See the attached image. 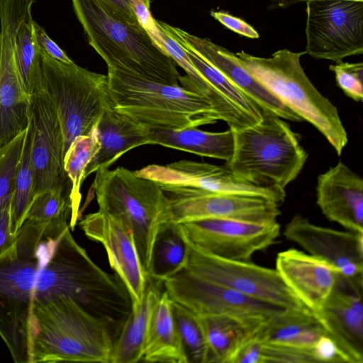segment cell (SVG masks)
<instances>
[{
  "mask_svg": "<svg viewBox=\"0 0 363 363\" xmlns=\"http://www.w3.org/2000/svg\"><path fill=\"white\" fill-rule=\"evenodd\" d=\"M40 60L43 84L58 114L65 153L77 137L89 134L113 107L108 77L74 62H62L41 50Z\"/></svg>",
  "mask_w": 363,
  "mask_h": 363,
  "instance_id": "cell-9",
  "label": "cell"
},
{
  "mask_svg": "<svg viewBox=\"0 0 363 363\" xmlns=\"http://www.w3.org/2000/svg\"><path fill=\"white\" fill-rule=\"evenodd\" d=\"M156 24L179 45L189 48L219 71L251 99L264 115L274 116L293 122L303 121L260 83L233 52L208 38L194 35L164 22L156 21Z\"/></svg>",
  "mask_w": 363,
  "mask_h": 363,
  "instance_id": "cell-18",
  "label": "cell"
},
{
  "mask_svg": "<svg viewBox=\"0 0 363 363\" xmlns=\"http://www.w3.org/2000/svg\"><path fill=\"white\" fill-rule=\"evenodd\" d=\"M30 160L36 195L65 188V143L55 106L42 84L30 95Z\"/></svg>",
  "mask_w": 363,
  "mask_h": 363,
  "instance_id": "cell-16",
  "label": "cell"
},
{
  "mask_svg": "<svg viewBox=\"0 0 363 363\" xmlns=\"http://www.w3.org/2000/svg\"><path fill=\"white\" fill-rule=\"evenodd\" d=\"M329 69L334 72L338 86L355 101L363 99V64L340 62L331 65Z\"/></svg>",
  "mask_w": 363,
  "mask_h": 363,
  "instance_id": "cell-38",
  "label": "cell"
},
{
  "mask_svg": "<svg viewBox=\"0 0 363 363\" xmlns=\"http://www.w3.org/2000/svg\"><path fill=\"white\" fill-rule=\"evenodd\" d=\"M141 362H189L174 318L172 300L164 290L152 314Z\"/></svg>",
  "mask_w": 363,
  "mask_h": 363,
  "instance_id": "cell-26",
  "label": "cell"
},
{
  "mask_svg": "<svg viewBox=\"0 0 363 363\" xmlns=\"http://www.w3.org/2000/svg\"><path fill=\"white\" fill-rule=\"evenodd\" d=\"M113 108L150 129L181 130L219 120L210 101L180 85L155 82L108 69Z\"/></svg>",
  "mask_w": 363,
  "mask_h": 363,
  "instance_id": "cell-5",
  "label": "cell"
},
{
  "mask_svg": "<svg viewBox=\"0 0 363 363\" xmlns=\"http://www.w3.org/2000/svg\"><path fill=\"white\" fill-rule=\"evenodd\" d=\"M34 28L37 43L43 52L62 62H73L64 50L48 36L45 30L35 21Z\"/></svg>",
  "mask_w": 363,
  "mask_h": 363,
  "instance_id": "cell-42",
  "label": "cell"
},
{
  "mask_svg": "<svg viewBox=\"0 0 363 363\" xmlns=\"http://www.w3.org/2000/svg\"><path fill=\"white\" fill-rule=\"evenodd\" d=\"M159 284L149 281L142 301L131 307L113 341L109 363L141 362L152 314L162 293Z\"/></svg>",
  "mask_w": 363,
  "mask_h": 363,
  "instance_id": "cell-27",
  "label": "cell"
},
{
  "mask_svg": "<svg viewBox=\"0 0 363 363\" xmlns=\"http://www.w3.org/2000/svg\"><path fill=\"white\" fill-rule=\"evenodd\" d=\"M89 45L108 69L132 74L169 85H179L180 74L170 55L140 23L121 21L100 0H71Z\"/></svg>",
  "mask_w": 363,
  "mask_h": 363,
  "instance_id": "cell-4",
  "label": "cell"
},
{
  "mask_svg": "<svg viewBox=\"0 0 363 363\" xmlns=\"http://www.w3.org/2000/svg\"><path fill=\"white\" fill-rule=\"evenodd\" d=\"M16 234L11 229V203L0 209V254L15 242Z\"/></svg>",
  "mask_w": 363,
  "mask_h": 363,
  "instance_id": "cell-43",
  "label": "cell"
},
{
  "mask_svg": "<svg viewBox=\"0 0 363 363\" xmlns=\"http://www.w3.org/2000/svg\"><path fill=\"white\" fill-rule=\"evenodd\" d=\"M182 235L196 247L213 255L250 261L272 246L280 235L277 221L252 223L229 218H206L177 223Z\"/></svg>",
  "mask_w": 363,
  "mask_h": 363,
  "instance_id": "cell-13",
  "label": "cell"
},
{
  "mask_svg": "<svg viewBox=\"0 0 363 363\" xmlns=\"http://www.w3.org/2000/svg\"><path fill=\"white\" fill-rule=\"evenodd\" d=\"M26 129L0 148V209L11 203Z\"/></svg>",
  "mask_w": 363,
  "mask_h": 363,
  "instance_id": "cell-37",
  "label": "cell"
},
{
  "mask_svg": "<svg viewBox=\"0 0 363 363\" xmlns=\"http://www.w3.org/2000/svg\"><path fill=\"white\" fill-rule=\"evenodd\" d=\"M207 349V363H230L235 352L253 328L225 315H197Z\"/></svg>",
  "mask_w": 363,
  "mask_h": 363,
  "instance_id": "cell-29",
  "label": "cell"
},
{
  "mask_svg": "<svg viewBox=\"0 0 363 363\" xmlns=\"http://www.w3.org/2000/svg\"><path fill=\"white\" fill-rule=\"evenodd\" d=\"M97 130L99 150L86 169L85 179L97 171L108 169L133 148L151 145L150 128L120 113L113 107L104 112Z\"/></svg>",
  "mask_w": 363,
  "mask_h": 363,
  "instance_id": "cell-25",
  "label": "cell"
},
{
  "mask_svg": "<svg viewBox=\"0 0 363 363\" xmlns=\"http://www.w3.org/2000/svg\"><path fill=\"white\" fill-rule=\"evenodd\" d=\"M305 51L281 49L269 57L245 51L235 55L250 73L282 103L312 124L340 155L348 142L336 106L315 88L305 73L301 57Z\"/></svg>",
  "mask_w": 363,
  "mask_h": 363,
  "instance_id": "cell-8",
  "label": "cell"
},
{
  "mask_svg": "<svg viewBox=\"0 0 363 363\" xmlns=\"http://www.w3.org/2000/svg\"><path fill=\"white\" fill-rule=\"evenodd\" d=\"M117 333L72 298L33 303L29 363H109Z\"/></svg>",
  "mask_w": 363,
  "mask_h": 363,
  "instance_id": "cell-3",
  "label": "cell"
},
{
  "mask_svg": "<svg viewBox=\"0 0 363 363\" xmlns=\"http://www.w3.org/2000/svg\"><path fill=\"white\" fill-rule=\"evenodd\" d=\"M255 334L262 343L287 348L315 362L313 347L325 333L314 313L304 309L278 313L262 323Z\"/></svg>",
  "mask_w": 363,
  "mask_h": 363,
  "instance_id": "cell-24",
  "label": "cell"
},
{
  "mask_svg": "<svg viewBox=\"0 0 363 363\" xmlns=\"http://www.w3.org/2000/svg\"><path fill=\"white\" fill-rule=\"evenodd\" d=\"M182 237L187 246L184 269L191 273L284 309H309L286 286L275 269L250 261L231 260L213 255L196 247Z\"/></svg>",
  "mask_w": 363,
  "mask_h": 363,
  "instance_id": "cell-10",
  "label": "cell"
},
{
  "mask_svg": "<svg viewBox=\"0 0 363 363\" xmlns=\"http://www.w3.org/2000/svg\"><path fill=\"white\" fill-rule=\"evenodd\" d=\"M171 299L197 315H225L256 328L284 310L201 278L186 269L162 281Z\"/></svg>",
  "mask_w": 363,
  "mask_h": 363,
  "instance_id": "cell-12",
  "label": "cell"
},
{
  "mask_svg": "<svg viewBox=\"0 0 363 363\" xmlns=\"http://www.w3.org/2000/svg\"><path fill=\"white\" fill-rule=\"evenodd\" d=\"M316 203L328 220L363 232V179L343 162L318 177Z\"/></svg>",
  "mask_w": 363,
  "mask_h": 363,
  "instance_id": "cell-23",
  "label": "cell"
},
{
  "mask_svg": "<svg viewBox=\"0 0 363 363\" xmlns=\"http://www.w3.org/2000/svg\"><path fill=\"white\" fill-rule=\"evenodd\" d=\"M275 266L286 286L313 313L321 308L339 277L321 258L294 248L280 252Z\"/></svg>",
  "mask_w": 363,
  "mask_h": 363,
  "instance_id": "cell-22",
  "label": "cell"
},
{
  "mask_svg": "<svg viewBox=\"0 0 363 363\" xmlns=\"http://www.w3.org/2000/svg\"><path fill=\"white\" fill-rule=\"evenodd\" d=\"M79 225L86 237L104 247L111 267L130 295L132 306L139 304L150 280L130 226L121 218L99 210L86 215Z\"/></svg>",
  "mask_w": 363,
  "mask_h": 363,
  "instance_id": "cell-19",
  "label": "cell"
},
{
  "mask_svg": "<svg viewBox=\"0 0 363 363\" xmlns=\"http://www.w3.org/2000/svg\"><path fill=\"white\" fill-rule=\"evenodd\" d=\"M69 225L26 220L0 254V336L16 363H29L33 292L38 272Z\"/></svg>",
  "mask_w": 363,
  "mask_h": 363,
  "instance_id": "cell-1",
  "label": "cell"
},
{
  "mask_svg": "<svg viewBox=\"0 0 363 363\" xmlns=\"http://www.w3.org/2000/svg\"><path fill=\"white\" fill-rule=\"evenodd\" d=\"M363 281L338 277L321 308L314 313L345 363L363 362Z\"/></svg>",
  "mask_w": 363,
  "mask_h": 363,
  "instance_id": "cell-21",
  "label": "cell"
},
{
  "mask_svg": "<svg viewBox=\"0 0 363 363\" xmlns=\"http://www.w3.org/2000/svg\"><path fill=\"white\" fill-rule=\"evenodd\" d=\"M176 323L189 362L207 363V349L197 316L182 304L172 301Z\"/></svg>",
  "mask_w": 363,
  "mask_h": 363,
  "instance_id": "cell-35",
  "label": "cell"
},
{
  "mask_svg": "<svg viewBox=\"0 0 363 363\" xmlns=\"http://www.w3.org/2000/svg\"><path fill=\"white\" fill-rule=\"evenodd\" d=\"M173 221L181 223L206 218H229L252 223L277 221L276 202L257 196L226 194L194 189L167 188Z\"/></svg>",
  "mask_w": 363,
  "mask_h": 363,
  "instance_id": "cell-15",
  "label": "cell"
},
{
  "mask_svg": "<svg viewBox=\"0 0 363 363\" xmlns=\"http://www.w3.org/2000/svg\"><path fill=\"white\" fill-rule=\"evenodd\" d=\"M187 262V246L177 223L171 222L159 232L153 248L150 281H162L184 269Z\"/></svg>",
  "mask_w": 363,
  "mask_h": 363,
  "instance_id": "cell-32",
  "label": "cell"
},
{
  "mask_svg": "<svg viewBox=\"0 0 363 363\" xmlns=\"http://www.w3.org/2000/svg\"><path fill=\"white\" fill-rule=\"evenodd\" d=\"M35 2L0 0V148L23 132L30 121V96L17 69L14 33L23 12Z\"/></svg>",
  "mask_w": 363,
  "mask_h": 363,
  "instance_id": "cell-14",
  "label": "cell"
},
{
  "mask_svg": "<svg viewBox=\"0 0 363 363\" xmlns=\"http://www.w3.org/2000/svg\"><path fill=\"white\" fill-rule=\"evenodd\" d=\"M32 6L21 16L14 33V52L21 83L30 95L42 84L40 49L37 43Z\"/></svg>",
  "mask_w": 363,
  "mask_h": 363,
  "instance_id": "cell-30",
  "label": "cell"
},
{
  "mask_svg": "<svg viewBox=\"0 0 363 363\" xmlns=\"http://www.w3.org/2000/svg\"><path fill=\"white\" fill-rule=\"evenodd\" d=\"M63 191V188H55L37 194L29 207L26 220L41 223L68 220L71 217V206L69 196H65Z\"/></svg>",
  "mask_w": 363,
  "mask_h": 363,
  "instance_id": "cell-36",
  "label": "cell"
},
{
  "mask_svg": "<svg viewBox=\"0 0 363 363\" xmlns=\"http://www.w3.org/2000/svg\"><path fill=\"white\" fill-rule=\"evenodd\" d=\"M306 53L335 63L363 52V0H308Z\"/></svg>",
  "mask_w": 363,
  "mask_h": 363,
  "instance_id": "cell-11",
  "label": "cell"
},
{
  "mask_svg": "<svg viewBox=\"0 0 363 363\" xmlns=\"http://www.w3.org/2000/svg\"><path fill=\"white\" fill-rule=\"evenodd\" d=\"M135 172L157 182L162 189L186 188L211 192L257 196L281 204L285 190L258 187L236 179L228 167L182 160L167 164H149Z\"/></svg>",
  "mask_w": 363,
  "mask_h": 363,
  "instance_id": "cell-17",
  "label": "cell"
},
{
  "mask_svg": "<svg viewBox=\"0 0 363 363\" xmlns=\"http://www.w3.org/2000/svg\"><path fill=\"white\" fill-rule=\"evenodd\" d=\"M211 15L227 28L239 35L250 38H258L259 33L250 24L240 18L230 15L223 11H211Z\"/></svg>",
  "mask_w": 363,
  "mask_h": 363,
  "instance_id": "cell-41",
  "label": "cell"
},
{
  "mask_svg": "<svg viewBox=\"0 0 363 363\" xmlns=\"http://www.w3.org/2000/svg\"><path fill=\"white\" fill-rule=\"evenodd\" d=\"M181 46L184 48L195 69L219 93L257 123L262 119L264 114L261 109L242 91L191 49L184 45Z\"/></svg>",
  "mask_w": 363,
  "mask_h": 363,
  "instance_id": "cell-34",
  "label": "cell"
},
{
  "mask_svg": "<svg viewBox=\"0 0 363 363\" xmlns=\"http://www.w3.org/2000/svg\"><path fill=\"white\" fill-rule=\"evenodd\" d=\"M93 186L99 210L121 218L131 228L149 278L157 236L174 222L169 196L155 181L125 167L97 171Z\"/></svg>",
  "mask_w": 363,
  "mask_h": 363,
  "instance_id": "cell-7",
  "label": "cell"
},
{
  "mask_svg": "<svg viewBox=\"0 0 363 363\" xmlns=\"http://www.w3.org/2000/svg\"><path fill=\"white\" fill-rule=\"evenodd\" d=\"M284 235L328 262L339 277L363 281V232L318 225L297 214L286 225Z\"/></svg>",
  "mask_w": 363,
  "mask_h": 363,
  "instance_id": "cell-20",
  "label": "cell"
},
{
  "mask_svg": "<svg viewBox=\"0 0 363 363\" xmlns=\"http://www.w3.org/2000/svg\"><path fill=\"white\" fill-rule=\"evenodd\" d=\"M60 296L72 298L106 320L117 335L131 311L130 295L121 279L91 259L72 236L69 226L38 272L33 303Z\"/></svg>",
  "mask_w": 363,
  "mask_h": 363,
  "instance_id": "cell-2",
  "label": "cell"
},
{
  "mask_svg": "<svg viewBox=\"0 0 363 363\" xmlns=\"http://www.w3.org/2000/svg\"><path fill=\"white\" fill-rule=\"evenodd\" d=\"M231 130L233 150L225 165L241 182L284 190L307 160L299 136L281 118L263 115L252 125Z\"/></svg>",
  "mask_w": 363,
  "mask_h": 363,
  "instance_id": "cell-6",
  "label": "cell"
},
{
  "mask_svg": "<svg viewBox=\"0 0 363 363\" xmlns=\"http://www.w3.org/2000/svg\"><path fill=\"white\" fill-rule=\"evenodd\" d=\"M313 357L318 363H345L334 340L326 334L321 335L313 347Z\"/></svg>",
  "mask_w": 363,
  "mask_h": 363,
  "instance_id": "cell-39",
  "label": "cell"
},
{
  "mask_svg": "<svg viewBox=\"0 0 363 363\" xmlns=\"http://www.w3.org/2000/svg\"><path fill=\"white\" fill-rule=\"evenodd\" d=\"M99 150L96 127L89 134L77 137L65 153L63 167L71 184L68 196L71 206L70 228H74L79 218L81 186L85 179L86 169Z\"/></svg>",
  "mask_w": 363,
  "mask_h": 363,
  "instance_id": "cell-31",
  "label": "cell"
},
{
  "mask_svg": "<svg viewBox=\"0 0 363 363\" xmlns=\"http://www.w3.org/2000/svg\"><path fill=\"white\" fill-rule=\"evenodd\" d=\"M30 143L31 128L29 121L11 201V229L15 235L24 223L29 207L36 196L35 175L30 160Z\"/></svg>",
  "mask_w": 363,
  "mask_h": 363,
  "instance_id": "cell-33",
  "label": "cell"
},
{
  "mask_svg": "<svg viewBox=\"0 0 363 363\" xmlns=\"http://www.w3.org/2000/svg\"><path fill=\"white\" fill-rule=\"evenodd\" d=\"M104 7L117 19L133 24L140 23L133 10L138 0H100ZM150 5L151 0H144Z\"/></svg>",
  "mask_w": 363,
  "mask_h": 363,
  "instance_id": "cell-40",
  "label": "cell"
},
{
  "mask_svg": "<svg viewBox=\"0 0 363 363\" xmlns=\"http://www.w3.org/2000/svg\"><path fill=\"white\" fill-rule=\"evenodd\" d=\"M151 145L194 153L201 157L228 162L233 150L230 128L223 132H208L196 128L181 130L150 129Z\"/></svg>",
  "mask_w": 363,
  "mask_h": 363,
  "instance_id": "cell-28",
  "label": "cell"
}]
</instances>
